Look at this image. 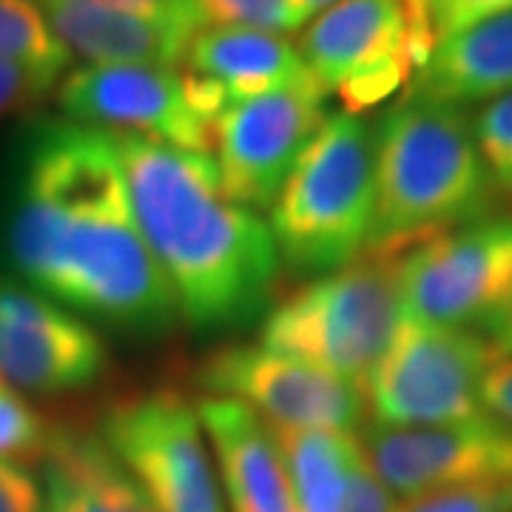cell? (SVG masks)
<instances>
[{"mask_svg":"<svg viewBox=\"0 0 512 512\" xmlns=\"http://www.w3.org/2000/svg\"><path fill=\"white\" fill-rule=\"evenodd\" d=\"M37 6H97V9H117V12H131L143 18H160L171 23H183L188 29H205L208 20L202 15L197 0H35Z\"/></svg>","mask_w":512,"mask_h":512,"instance_id":"obj_27","label":"cell"},{"mask_svg":"<svg viewBox=\"0 0 512 512\" xmlns=\"http://www.w3.org/2000/svg\"><path fill=\"white\" fill-rule=\"evenodd\" d=\"M487 336H490V342L498 350V356H512V302L495 319L493 328L487 330Z\"/></svg>","mask_w":512,"mask_h":512,"instance_id":"obj_32","label":"cell"},{"mask_svg":"<svg viewBox=\"0 0 512 512\" xmlns=\"http://www.w3.org/2000/svg\"><path fill=\"white\" fill-rule=\"evenodd\" d=\"M291 478L299 512H342L348 501L362 444L353 433L282 427L265 421Z\"/></svg>","mask_w":512,"mask_h":512,"instance_id":"obj_20","label":"cell"},{"mask_svg":"<svg viewBox=\"0 0 512 512\" xmlns=\"http://www.w3.org/2000/svg\"><path fill=\"white\" fill-rule=\"evenodd\" d=\"M194 407L217 464L225 512H299L265 419L220 396H205Z\"/></svg>","mask_w":512,"mask_h":512,"instance_id":"obj_15","label":"cell"},{"mask_svg":"<svg viewBox=\"0 0 512 512\" xmlns=\"http://www.w3.org/2000/svg\"><path fill=\"white\" fill-rule=\"evenodd\" d=\"M498 205L473 120L461 106L407 92L373 126V225L365 256L399 259Z\"/></svg>","mask_w":512,"mask_h":512,"instance_id":"obj_3","label":"cell"},{"mask_svg":"<svg viewBox=\"0 0 512 512\" xmlns=\"http://www.w3.org/2000/svg\"><path fill=\"white\" fill-rule=\"evenodd\" d=\"M473 134L501 205H512V92L487 100L473 117Z\"/></svg>","mask_w":512,"mask_h":512,"instance_id":"obj_22","label":"cell"},{"mask_svg":"<svg viewBox=\"0 0 512 512\" xmlns=\"http://www.w3.org/2000/svg\"><path fill=\"white\" fill-rule=\"evenodd\" d=\"M399 504L402 501L384 487V481L376 476V470L370 467L365 450H362L342 512H399Z\"/></svg>","mask_w":512,"mask_h":512,"instance_id":"obj_30","label":"cell"},{"mask_svg":"<svg viewBox=\"0 0 512 512\" xmlns=\"http://www.w3.org/2000/svg\"><path fill=\"white\" fill-rule=\"evenodd\" d=\"M208 23L291 35L305 20L293 12L291 0H197Z\"/></svg>","mask_w":512,"mask_h":512,"instance_id":"obj_24","label":"cell"},{"mask_svg":"<svg viewBox=\"0 0 512 512\" xmlns=\"http://www.w3.org/2000/svg\"><path fill=\"white\" fill-rule=\"evenodd\" d=\"M185 74L214 86L228 106L313 80L299 49L285 35L239 26L200 29L188 46Z\"/></svg>","mask_w":512,"mask_h":512,"instance_id":"obj_17","label":"cell"},{"mask_svg":"<svg viewBox=\"0 0 512 512\" xmlns=\"http://www.w3.org/2000/svg\"><path fill=\"white\" fill-rule=\"evenodd\" d=\"M40 461L43 512H157L92 430L52 424Z\"/></svg>","mask_w":512,"mask_h":512,"instance_id":"obj_18","label":"cell"},{"mask_svg":"<svg viewBox=\"0 0 512 512\" xmlns=\"http://www.w3.org/2000/svg\"><path fill=\"white\" fill-rule=\"evenodd\" d=\"M63 74L15 63V60H0V120L12 114H29L37 106H43L57 92Z\"/></svg>","mask_w":512,"mask_h":512,"instance_id":"obj_25","label":"cell"},{"mask_svg":"<svg viewBox=\"0 0 512 512\" xmlns=\"http://www.w3.org/2000/svg\"><path fill=\"white\" fill-rule=\"evenodd\" d=\"M0 512H43V484L20 461H0Z\"/></svg>","mask_w":512,"mask_h":512,"instance_id":"obj_29","label":"cell"},{"mask_svg":"<svg viewBox=\"0 0 512 512\" xmlns=\"http://www.w3.org/2000/svg\"><path fill=\"white\" fill-rule=\"evenodd\" d=\"M436 43L427 0H339L308 26L299 55L345 114L362 117L413 83Z\"/></svg>","mask_w":512,"mask_h":512,"instance_id":"obj_6","label":"cell"},{"mask_svg":"<svg viewBox=\"0 0 512 512\" xmlns=\"http://www.w3.org/2000/svg\"><path fill=\"white\" fill-rule=\"evenodd\" d=\"M128 197L177 313L200 333L262 319L276 293L279 251L268 222L222 188L211 154L114 134Z\"/></svg>","mask_w":512,"mask_h":512,"instance_id":"obj_2","label":"cell"},{"mask_svg":"<svg viewBox=\"0 0 512 512\" xmlns=\"http://www.w3.org/2000/svg\"><path fill=\"white\" fill-rule=\"evenodd\" d=\"M487 333L402 316L393 342L362 384L373 427L416 430L484 416L481 382L498 362Z\"/></svg>","mask_w":512,"mask_h":512,"instance_id":"obj_7","label":"cell"},{"mask_svg":"<svg viewBox=\"0 0 512 512\" xmlns=\"http://www.w3.org/2000/svg\"><path fill=\"white\" fill-rule=\"evenodd\" d=\"M279 262L322 276L362 259L373 225V128L328 114L271 205Z\"/></svg>","mask_w":512,"mask_h":512,"instance_id":"obj_4","label":"cell"},{"mask_svg":"<svg viewBox=\"0 0 512 512\" xmlns=\"http://www.w3.org/2000/svg\"><path fill=\"white\" fill-rule=\"evenodd\" d=\"M402 316L396 259L362 256L271 305L259 345L362 387Z\"/></svg>","mask_w":512,"mask_h":512,"instance_id":"obj_5","label":"cell"},{"mask_svg":"<svg viewBox=\"0 0 512 512\" xmlns=\"http://www.w3.org/2000/svg\"><path fill=\"white\" fill-rule=\"evenodd\" d=\"M97 436L157 512H225L197 407L174 390L111 402Z\"/></svg>","mask_w":512,"mask_h":512,"instance_id":"obj_9","label":"cell"},{"mask_svg":"<svg viewBox=\"0 0 512 512\" xmlns=\"http://www.w3.org/2000/svg\"><path fill=\"white\" fill-rule=\"evenodd\" d=\"M57 40L69 55L86 57L92 66H160L185 63L197 29L160 18H143L97 6H40Z\"/></svg>","mask_w":512,"mask_h":512,"instance_id":"obj_16","label":"cell"},{"mask_svg":"<svg viewBox=\"0 0 512 512\" xmlns=\"http://www.w3.org/2000/svg\"><path fill=\"white\" fill-rule=\"evenodd\" d=\"M0 60L63 74L72 55L57 40L35 0H0Z\"/></svg>","mask_w":512,"mask_h":512,"instance_id":"obj_21","label":"cell"},{"mask_svg":"<svg viewBox=\"0 0 512 512\" xmlns=\"http://www.w3.org/2000/svg\"><path fill=\"white\" fill-rule=\"evenodd\" d=\"M333 3H339V0H291L293 12L299 15L302 20L313 18V15H319V12H325L330 9Z\"/></svg>","mask_w":512,"mask_h":512,"instance_id":"obj_33","label":"cell"},{"mask_svg":"<svg viewBox=\"0 0 512 512\" xmlns=\"http://www.w3.org/2000/svg\"><path fill=\"white\" fill-rule=\"evenodd\" d=\"M512 9V0H427L436 40L456 35L478 20Z\"/></svg>","mask_w":512,"mask_h":512,"instance_id":"obj_28","label":"cell"},{"mask_svg":"<svg viewBox=\"0 0 512 512\" xmlns=\"http://www.w3.org/2000/svg\"><path fill=\"white\" fill-rule=\"evenodd\" d=\"M66 120L114 134H137L165 146L211 154L214 123L202 114L185 74L160 66H83L57 86Z\"/></svg>","mask_w":512,"mask_h":512,"instance_id":"obj_12","label":"cell"},{"mask_svg":"<svg viewBox=\"0 0 512 512\" xmlns=\"http://www.w3.org/2000/svg\"><path fill=\"white\" fill-rule=\"evenodd\" d=\"M52 436V424L43 413L0 379V461H35L43 458Z\"/></svg>","mask_w":512,"mask_h":512,"instance_id":"obj_23","label":"cell"},{"mask_svg":"<svg viewBox=\"0 0 512 512\" xmlns=\"http://www.w3.org/2000/svg\"><path fill=\"white\" fill-rule=\"evenodd\" d=\"M359 444L384 487L402 501L439 490L512 481V424L490 413L416 430L367 424Z\"/></svg>","mask_w":512,"mask_h":512,"instance_id":"obj_13","label":"cell"},{"mask_svg":"<svg viewBox=\"0 0 512 512\" xmlns=\"http://www.w3.org/2000/svg\"><path fill=\"white\" fill-rule=\"evenodd\" d=\"M328 92L311 80L231 103L214 123L222 188L248 211H271L299 154L325 123Z\"/></svg>","mask_w":512,"mask_h":512,"instance_id":"obj_10","label":"cell"},{"mask_svg":"<svg viewBox=\"0 0 512 512\" xmlns=\"http://www.w3.org/2000/svg\"><path fill=\"white\" fill-rule=\"evenodd\" d=\"M194 379L208 396L234 399L282 427L356 433L365 421L359 384L262 345H225L202 359Z\"/></svg>","mask_w":512,"mask_h":512,"instance_id":"obj_11","label":"cell"},{"mask_svg":"<svg viewBox=\"0 0 512 512\" xmlns=\"http://www.w3.org/2000/svg\"><path fill=\"white\" fill-rule=\"evenodd\" d=\"M399 512H512V481L419 495L402 501Z\"/></svg>","mask_w":512,"mask_h":512,"instance_id":"obj_26","label":"cell"},{"mask_svg":"<svg viewBox=\"0 0 512 512\" xmlns=\"http://www.w3.org/2000/svg\"><path fill=\"white\" fill-rule=\"evenodd\" d=\"M407 92L450 106L512 92V9L439 40Z\"/></svg>","mask_w":512,"mask_h":512,"instance_id":"obj_19","label":"cell"},{"mask_svg":"<svg viewBox=\"0 0 512 512\" xmlns=\"http://www.w3.org/2000/svg\"><path fill=\"white\" fill-rule=\"evenodd\" d=\"M109 370L100 333L20 279L0 276V379L32 393H74Z\"/></svg>","mask_w":512,"mask_h":512,"instance_id":"obj_14","label":"cell"},{"mask_svg":"<svg viewBox=\"0 0 512 512\" xmlns=\"http://www.w3.org/2000/svg\"><path fill=\"white\" fill-rule=\"evenodd\" d=\"M3 254L23 285L131 336L180 319L137 225L111 131L43 120L20 146Z\"/></svg>","mask_w":512,"mask_h":512,"instance_id":"obj_1","label":"cell"},{"mask_svg":"<svg viewBox=\"0 0 512 512\" xmlns=\"http://www.w3.org/2000/svg\"><path fill=\"white\" fill-rule=\"evenodd\" d=\"M481 407L495 419L512 424V356H501L481 382Z\"/></svg>","mask_w":512,"mask_h":512,"instance_id":"obj_31","label":"cell"},{"mask_svg":"<svg viewBox=\"0 0 512 512\" xmlns=\"http://www.w3.org/2000/svg\"><path fill=\"white\" fill-rule=\"evenodd\" d=\"M396 282L407 319L487 333L512 302V208L410 248Z\"/></svg>","mask_w":512,"mask_h":512,"instance_id":"obj_8","label":"cell"}]
</instances>
